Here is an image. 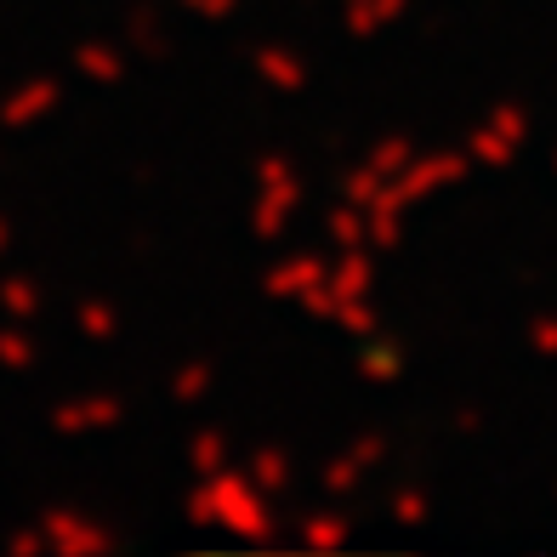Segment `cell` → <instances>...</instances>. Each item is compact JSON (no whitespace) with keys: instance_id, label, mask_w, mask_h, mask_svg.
I'll list each match as a JSON object with an SVG mask.
<instances>
[{"instance_id":"6da1fadb","label":"cell","mask_w":557,"mask_h":557,"mask_svg":"<svg viewBox=\"0 0 557 557\" xmlns=\"http://www.w3.org/2000/svg\"><path fill=\"white\" fill-rule=\"evenodd\" d=\"M211 484V506H216V529L227 541H239V546H278V529H273V506L268 495L250 484V472L227 461L222 472L206 478Z\"/></svg>"},{"instance_id":"7a4b0ae2","label":"cell","mask_w":557,"mask_h":557,"mask_svg":"<svg viewBox=\"0 0 557 557\" xmlns=\"http://www.w3.org/2000/svg\"><path fill=\"white\" fill-rule=\"evenodd\" d=\"M40 529H46V541H52V557H109L120 546V529L81 512V506H46Z\"/></svg>"},{"instance_id":"3957f363","label":"cell","mask_w":557,"mask_h":557,"mask_svg":"<svg viewBox=\"0 0 557 557\" xmlns=\"http://www.w3.org/2000/svg\"><path fill=\"white\" fill-rule=\"evenodd\" d=\"M301 176H290V183H268V188H250V206H245V234L250 245H273L285 239V227L296 222L301 211Z\"/></svg>"},{"instance_id":"277c9868","label":"cell","mask_w":557,"mask_h":557,"mask_svg":"<svg viewBox=\"0 0 557 557\" xmlns=\"http://www.w3.org/2000/svg\"><path fill=\"white\" fill-rule=\"evenodd\" d=\"M120 421H125V404H120L114 393H86V398H63V404H52V416H46V426H52L58 438L114 433Z\"/></svg>"},{"instance_id":"5b68a950","label":"cell","mask_w":557,"mask_h":557,"mask_svg":"<svg viewBox=\"0 0 557 557\" xmlns=\"http://www.w3.org/2000/svg\"><path fill=\"white\" fill-rule=\"evenodd\" d=\"M58 109H63V81L58 74H29L23 86H12L0 97V125L7 132H29V125L52 120Z\"/></svg>"},{"instance_id":"8992f818","label":"cell","mask_w":557,"mask_h":557,"mask_svg":"<svg viewBox=\"0 0 557 557\" xmlns=\"http://www.w3.org/2000/svg\"><path fill=\"white\" fill-rule=\"evenodd\" d=\"M461 171H467V160H461V154H426V160H410V165H404V171L393 176V194L404 199V206H416V199L449 188Z\"/></svg>"},{"instance_id":"52a82bcc","label":"cell","mask_w":557,"mask_h":557,"mask_svg":"<svg viewBox=\"0 0 557 557\" xmlns=\"http://www.w3.org/2000/svg\"><path fill=\"white\" fill-rule=\"evenodd\" d=\"M250 74L278 97L308 91V58H301L296 46H257V52H250Z\"/></svg>"},{"instance_id":"ba28073f","label":"cell","mask_w":557,"mask_h":557,"mask_svg":"<svg viewBox=\"0 0 557 557\" xmlns=\"http://www.w3.org/2000/svg\"><path fill=\"white\" fill-rule=\"evenodd\" d=\"M319 278H331V262H324L319 250H296V257L273 262V268L262 273V296H273V301H296L308 285H319Z\"/></svg>"},{"instance_id":"9c48e42d","label":"cell","mask_w":557,"mask_h":557,"mask_svg":"<svg viewBox=\"0 0 557 557\" xmlns=\"http://www.w3.org/2000/svg\"><path fill=\"white\" fill-rule=\"evenodd\" d=\"M245 472H250V484H257L268 500L296 490V455L285 444H257V449H250V461H245Z\"/></svg>"},{"instance_id":"30bf717a","label":"cell","mask_w":557,"mask_h":557,"mask_svg":"<svg viewBox=\"0 0 557 557\" xmlns=\"http://www.w3.org/2000/svg\"><path fill=\"white\" fill-rule=\"evenodd\" d=\"M352 375H359L364 387H387V382H398V375H404V347H398L387 331L364 336L359 359H352Z\"/></svg>"},{"instance_id":"8fae6325","label":"cell","mask_w":557,"mask_h":557,"mask_svg":"<svg viewBox=\"0 0 557 557\" xmlns=\"http://www.w3.org/2000/svg\"><path fill=\"white\" fill-rule=\"evenodd\" d=\"M69 63L91 86H120L125 81V46H114V40H81L69 52Z\"/></svg>"},{"instance_id":"7c38bea8","label":"cell","mask_w":557,"mask_h":557,"mask_svg":"<svg viewBox=\"0 0 557 557\" xmlns=\"http://www.w3.org/2000/svg\"><path fill=\"white\" fill-rule=\"evenodd\" d=\"M211 387H216V364L211 359H183L165 382V398L176 404V410H194V404H206Z\"/></svg>"},{"instance_id":"4fadbf2b","label":"cell","mask_w":557,"mask_h":557,"mask_svg":"<svg viewBox=\"0 0 557 557\" xmlns=\"http://www.w3.org/2000/svg\"><path fill=\"white\" fill-rule=\"evenodd\" d=\"M364 222H370V245L375 250H398L404 245V199L393 194V183L364 206Z\"/></svg>"},{"instance_id":"5bb4252c","label":"cell","mask_w":557,"mask_h":557,"mask_svg":"<svg viewBox=\"0 0 557 557\" xmlns=\"http://www.w3.org/2000/svg\"><path fill=\"white\" fill-rule=\"evenodd\" d=\"M331 290L336 296H375V257L370 245H352L331 262Z\"/></svg>"},{"instance_id":"9a60e30c","label":"cell","mask_w":557,"mask_h":557,"mask_svg":"<svg viewBox=\"0 0 557 557\" xmlns=\"http://www.w3.org/2000/svg\"><path fill=\"white\" fill-rule=\"evenodd\" d=\"M296 541H301V552H336V546H347L352 541V518L347 512H308L301 518V529H296Z\"/></svg>"},{"instance_id":"2e32d148","label":"cell","mask_w":557,"mask_h":557,"mask_svg":"<svg viewBox=\"0 0 557 557\" xmlns=\"http://www.w3.org/2000/svg\"><path fill=\"white\" fill-rule=\"evenodd\" d=\"M74 331L86 342H114L120 336V308L109 296H81L74 301Z\"/></svg>"},{"instance_id":"e0dca14e","label":"cell","mask_w":557,"mask_h":557,"mask_svg":"<svg viewBox=\"0 0 557 557\" xmlns=\"http://www.w3.org/2000/svg\"><path fill=\"white\" fill-rule=\"evenodd\" d=\"M222 467H227V433H222V426H194V433H188V472L211 478Z\"/></svg>"},{"instance_id":"ac0fdd59","label":"cell","mask_w":557,"mask_h":557,"mask_svg":"<svg viewBox=\"0 0 557 557\" xmlns=\"http://www.w3.org/2000/svg\"><path fill=\"white\" fill-rule=\"evenodd\" d=\"M331 331H342V336H375L382 331V308H375L370 296H336V319H331Z\"/></svg>"},{"instance_id":"d6986e66","label":"cell","mask_w":557,"mask_h":557,"mask_svg":"<svg viewBox=\"0 0 557 557\" xmlns=\"http://www.w3.org/2000/svg\"><path fill=\"white\" fill-rule=\"evenodd\" d=\"M324 234L336 239V250L370 245V222H364V206H352V199H336V206L324 211Z\"/></svg>"},{"instance_id":"ffe728a7","label":"cell","mask_w":557,"mask_h":557,"mask_svg":"<svg viewBox=\"0 0 557 557\" xmlns=\"http://www.w3.org/2000/svg\"><path fill=\"white\" fill-rule=\"evenodd\" d=\"M40 278L35 273H7V278H0V308H7V319H23V324H29L35 313H40Z\"/></svg>"},{"instance_id":"44dd1931","label":"cell","mask_w":557,"mask_h":557,"mask_svg":"<svg viewBox=\"0 0 557 557\" xmlns=\"http://www.w3.org/2000/svg\"><path fill=\"white\" fill-rule=\"evenodd\" d=\"M35 359H40L35 336L23 331V319H12L7 331H0V370H7V375H23V370H35Z\"/></svg>"},{"instance_id":"7402d4cb","label":"cell","mask_w":557,"mask_h":557,"mask_svg":"<svg viewBox=\"0 0 557 557\" xmlns=\"http://www.w3.org/2000/svg\"><path fill=\"white\" fill-rule=\"evenodd\" d=\"M410 160H416L410 137H375V143L364 148V165H370V171H382L387 183H393V176H398L404 165H410Z\"/></svg>"},{"instance_id":"603a6c76","label":"cell","mask_w":557,"mask_h":557,"mask_svg":"<svg viewBox=\"0 0 557 557\" xmlns=\"http://www.w3.org/2000/svg\"><path fill=\"white\" fill-rule=\"evenodd\" d=\"M387 188V176L382 171H370V165H347L336 171V199H352V206H370L375 194Z\"/></svg>"},{"instance_id":"cb8c5ba5","label":"cell","mask_w":557,"mask_h":557,"mask_svg":"<svg viewBox=\"0 0 557 557\" xmlns=\"http://www.w3.org/2000/svg\"><path fill=\"white\" fill-rule=\"evenodd\" d=\"M319 484H324V495H352V490L364 484V467L342 449V455H331V461L319 467Z\"/></svg>"},{"instance_id":"d4e9b609","label":"cell","mask_w":557,"mask_h":557,"mask_svg":"<svg viewBox=\"0 0 557 557\" xmlns=\"http://www.w3.org/2000/svg\"><path fill=\"white\" fill-rule=\"evenodd\" d=\"M0 546H7V557H46L52 552V541H46L40 523H12L7 535H0Z\"/></svg>"},{"instance_id":"484cf974","label":"cell","mask_w":557,"mask_h":557,"mask_svg":"<svg viewBox=\"0 0 557 557\" xmlns=\"http://www.w3.org/2000/svg\"><path fill=\"white\" fill-rule=\"evenodd\" d=\"M387 449H393L387 426H364V433H359V438L347 444V455H352V461H359L364 472H370V467H382V461H387Z\"/></svg>"},{"instance_id":"4316f807","label":"cell","mask_w":557,"mask_h":557,"mask_svg":"<svg viewBox=\"0 0 557 557\" xmlns=\"http://www.w3.org/2000/svg\"><path fill=\"white\" fill-rule=\"evenodd\" d=\"M387 512H393V523L416 529V523H426V518H433V500H426L421 490H398V495L387 500Z\"/></svg>"},{"instance_id":"83f0119b","label":"cell","mask_w":557,"mask_h":557,"mask_svg":"<svg viewBox=\"0 0 557 557\" xmlns=\"http://www.w3.org/2000/svg\"><path fill=\"white\" fill-rule=\"evenodd\" d=\"M296 308L308 313L313 324H331V319H336V290H331V278H319V285L301 290V296H296Z\"/></svg>"},{"instance_id":"f1b7e54d","label":"cell","mask_w":557,"mask_h":557,"mask_svg":"<svg viewBox=\"0 0 557 557\" xmlns=\"http://www.w3.org/2000/svg\"><path fill=\"white\" fill-rule=\"evenodd\" d=\"M183 518L194 529H216V506H211V484H206V478H194V490L183 495Z\"/></svg>"},{"instance_id":"f546056e","label":"cell","mask_w":557,"mask_h":557,"mask_svg":"<svg viewBox=\"0 0 557 557\" xmlns=\"http://www.w3.org/2000/svg\"><path fill=\"white\" fill-rule=\"evenodd\" d=\"M176 7L194 12V17H206V23H227V17L245 7V0H176Z\"/></svg>"},{"instance_id":"4dcf8cb0","label":"cell","mask_w":557,"mask_h":557,"mask_svg":"<svg viewBox=\"0 0 557 557\" xmlns=\"http://www.w3.org/2000/svg\"><path fill=\"white\" fill-rule=\"evenodd\" d=\"M404 7H410V0H375V17H382V29L393 17H404Z\"/></svg>"},{"instance_id":"1f68e13d","label":"cell","mask_w":557,"mask_h":557,"mask_svg":"<svg viewBox=\"0 0 557 557\" xmlns=\"http://www.w3.org/2000/svg\"><path fill=\"white\" fill-rule=\"evenodd\" d=\"M12 245H17V227H12V216H7V211H0V257H7Z\"/></svg>"}]
</instances>
